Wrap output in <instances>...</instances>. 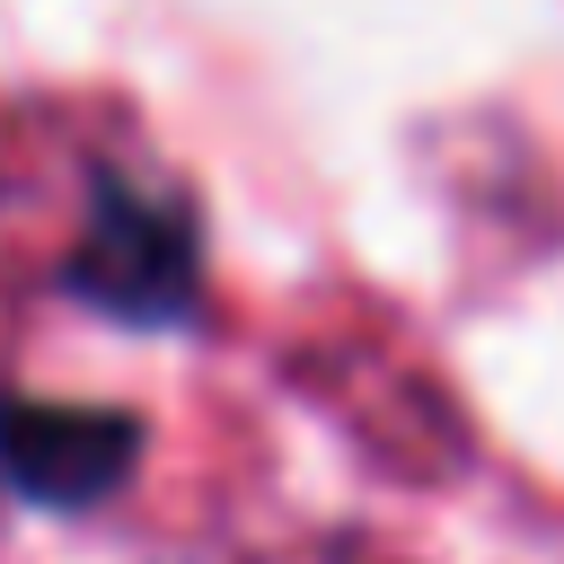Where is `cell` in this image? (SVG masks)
Segmentation results:
<instances>
[{
    "instance_id": "cell-1",
    "label": "cell",
    "mask_w": 564,
    "mask_h": 564,
    "mask_svg": "<svg viewBox=\"0 0 564 564\" xmlns=\"http://www.w3.org/2000/svg\"><path fill=\"white\" fill-rule=\"evenodd\" d=\"M62 291L123 326H176L203 300V229L150 176H97L79 238L62 256Z\"/></svg>"
},
{
    "instance_id": "cell-2",
    "label": "cell",
    "mask_w": 564,
    "mask_h": 564,
    "mask_svg": "<svg viewBox=\"0 0 564 564\" xmlns=\"http://www.w3.org/2000/svg\"><path fill=\"white\" fill-rule=\"evenodd\" d=\"M141 467L132 405H62V397H0V485L35 511H88Z\"/></svg>"
}]
</instances>
